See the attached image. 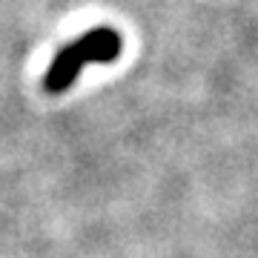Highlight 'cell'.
<instances>
[{"label":"cell","mask_w":258,"mask_h":258,"mask_svg":"<svg viewBox=\"0 0 258 258\" xmlns=\"http://www.w3.org/2000/svg\"><path fill=\"white\" fill-rule=\"evenodd\" d=\"M123 52V37L112 26H92L81 37L69 40L55 55L43 75V89L49 95H63L81 78L86 63H115Z\"/></svg>","instance_id":"1"}]
</instances>
